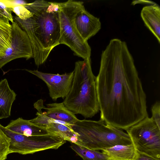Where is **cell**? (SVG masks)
I'll return each instance as SVG.
<instances>
[{
    "instance_id": "8",
    "label": "cell",
    "mask_w": 160,
    "mask_h": 160,
    "mask_svg": "<svg viewBox=\"0 0 160 160\" xmlns=\"http://www.w3.org/2000/svg\"><path fill=\"white\" fill-rule=\"evenodd\" d=\"M12 42L10 47L0 58V69L11 61L20 58H33L31 43L26 32L16 21L12 24Z\"/></svg>"
},
{
    "instance_id": "7",
    "label": "cell",
    "mask_w": 160,
    "mask_h": 160,
    "mask_svg": "<svg viewBox=\"0 0 160 160\" xmlns=\"http://www.w3.org/2000/svg\"><path fill=\"white\" fill-rule=\"evenodd\" d=\"M0 128L11 139L9 153L26 155L48 149H57L66 141L54 135L27 136L12 132L0 124Z\"/></svg>"
},
{
    "instance_id": "14",
    "label": "cell",
    "mask_w": 160,
    "mask_h": 160,
    "mask_svg": "<svg viewBox=\"0 0 160 160\" xmlns=\"http://www.w3.org/2000/svg\"><path fill=\"white\" fill-rule=\"evenodd\" d=\"M16 94L10 88L6 78L0 81V119L6 118L11 115L12 103Z\"/></svg>"
},
{
    "instance_id": "24",
    "label": "cell",
    "mask_w": 160,
    "mask_h": 160,
    "mask_svg": "<svg viewBox=\"0 0 160 160\" xmlns=\"http://www.w3.org/2000/svg\"><path fill=\"white\" fill-rule=\"evenodd\" d=\"M62 5V2H48L46 10L48 12H59Z\"/></svg>"
},
{
    "instance_id": "4",
    "label": "cell",
    "mask_w": 160,
    "mask_h": 160,
    "mask_svg": "<svg viewBox=\"0 0 160 160\" xmlns=\"http://www.w3.org/2000/svg\"><path fill=\"white\" fill-rule=\"evenodd\" d=\"M71 128L78 135L75 144L89 149L101 150L116 145L132 143L127 133L101 119L78 120Z\"/></svg>"
},
{
    "instance_id": "19",
    "label": "cell",
    "mask_w": 160,
    "mask_h": 160,
    "mask_svg": "<svg viewBox=\"0 0 160 160\" xmlns=\"http://www.w3.org/2000/svg\"><path fill=\"white\" fill-rule=\"evenodd\" d=\"M10 1L0 0V21L12 23L14 22V19L12 15V7Z\"/></svg>"
},
{
    "instance_id": "2",
    "label": "cell",
    "mask_w": 160,
    "mask_h": 160,
    "mask_svg": "<svg viewBox=\"0 0 160 160\" xmlns=\"http://www.w3.org/2000/svg\"><path fill=\"white\" fill-rule=\"evenodd\" d=\"M48 2L37 0L23 6L32 16L22 20L13 19L26 32L30 40L35 65L39 66L46 61L51 51L59 45L60 28L59 12H48Z\"/></svg>"
},
{
    "instance_id": "26",
    "label": "cell",
    "mask_w": 160,
    "mask_h": 160,
    "mask_svg": "<svg viewBox=\"0 0 160 160\" xmlns=\"http://www.w3.org/2000/svg\"><path fill=\"white\" fill-rule=\"evenodd\" d=\"M155 3H156L155 2L151 1L138 0L133 1L132 2L131 4L132 5H134L137 4H147L150 5H153Z\"/></svg>"
},
{
    "instance_id": "11",
    "label": "cell",
    "mask_w": 160,
    "mask_h": 160,
    "mask_svg": "<svg viewBox=\"0 0 160 160\" xmlns=\"http://www.w3.org/2000/svg\"><path fill=\"white\" fill-rule=\"evenodd\" d=\"M42 103L43 102L41 103V108L46 110L43 112V113L50 118L71 127L79 120L75 114L65 106L62 102L48 104L46 105V108L43 107Z\"/></svg>"
},
{
    "instance_id": "22",
    "label": "cell",
    "mask_w": 160,
    "mask_h": 160,
    "mask_svg": "<svg viewBox=\"0 0 160 160\" xmlns=\"http://www.w3.org/2000/svg\"><path fill=\"white\" fill-rule=\"evenodd\" d=\"M12 11L15 13L16 16L22 20H26L32 16V13L26 8L23 5H13Z\"/></svg>"
},
{
    "instance_id": "6",
    "label": "cell",
    "mask_w": 160,
    "mask_h": 160,
    "mask_svg": "<svg viewBox=\"0 0 160 160\" xmlns=\"http://www.w3.org/2000/svg\"><path fill=\"white\" fill-rule=\"evenodd\" d=\"M138 152L160 160V128L147 116L126 130Z\"/></svg>"
},
{
    "instance_id": "10",
    "label": "cell",
    "mask_w": 160,
    "mask_h": 160,
    "mask_svg": "<svg viewBox=\"0 0 160 160\" xmlns=\"http://www.w3.org/2000/svg\"><path fill=\"white\" fill-rule=\"evenodd\" d=\"M74 24L78 32L86 42L95 35L101 27L99 18L90 14L85 8L76 15Z\"/></svg>"
},
{
    "instance_id": "18",
    "label": "cell",
    "mask_w": 160,
    "mask_h": 160,
    "mask_svg": "<svg viewBox=\"0 0 160 160\" xmlns=\"http://www.w3.org/2000/svg\"><path fill=\"white\" fill-rule=\"evenodd\" d=\"M12 38L11 24L9 22L0 21V58L10 47Z\"/></svg>"
},
{
    "instance_id": "3",
    "label": "cell",
    "mask_w": 160,
    "mask_h": 160,
    "mask_svg": "<svg viewBox=\"0 0 160 160\" xmlns=\"http://www.w3.org/2000/svg\"><path fill=\"white\" fill-rule=\"evenodd\" d=\"M71 90L63 103L74 114L86 118L99 111L96 85V77L92 69L90 58L75 63Z\"/></svg>"
},
{
    "instance_id": "21",
    "label": "cell",
    "mask_w": 160,
    "mask_h": 160,
    "mask_svg": "<svg viewBox=\"0 0 160 160\" xmlns=\"http://www.w3.org/2000/svg\"><path fill=\"white\" fill-rule=\"evenodd\" d=\"M10 138L0 128V160H5L9 153Z\"/></svg>"
},
{
    "instance_id": "15",
    "label": "cell",
    "mask_w": 160,
    "mask_h": 160,
    "mask_svg": "<svg viewBox=\"0 0 160 160\" xmlns=\"http://www.w3.org/2000/svg\"><path fill=\"white\" fill-rule=\"evenodd\" d=\"M101 151L109 157L110 160H134L138 154L132 143L127 145H116Z\"/></svg>"
},
{
    "instance_id": "9",
    "label": "cell",
    "mask_w": 160,
    "mask_h": 160,
    "mask_svg": "<svg viewBox=\"0 0 160 160\" xmlns=\"http://www.w3.org/2000/svg\"><path fill=\"white\" fill-rule=\"evenodd\" d=\"M25 70L45 82L48 87L50 97L53 101L60 98L64 99L71 90L73 77V71L59 74L46 73L38 70Z\"/></svg>"
},
{
    "instance_id": "13",
    "label": "cell",
    "mask_w": 160,
    "mask_h": 160,
    "mask_svg": "<svg viewBox=\"0 0 160 160\" xmlns=\"http://www.w3.org/2000/svg\"><path fill=\"white\" fill-rule=\"evenodd\" d=\"M5 127L12 132L27 136L49 134L46 129L38 126L30 122L29 120L21 118L11 120Z\"/></svg>"
},
{
    "instance_id": "5",
    "label": "cell",
    "mask_w": 160,
    "mask_h": 160,
    "mask_svg": "<svg viewBox=\"0 0 160 160\" xmlns=\"http://www.w3.org/2000/svg\"><path fill=\"white\" fill-rule=\"evenodd\" d=\"M84 8L83 2L69 0L62 2L59 12L60 28L59 44L68 46L75 54L83 59L90 58L91 48L78 32L75 25L77 13Z\"/></svg>"
},
{
    "instance_id": "25",
    "label": "cell",
    "mask_w": 160,
    "mask_h": 160,
    "mask_svg": "<svg viewBox=\"0 0 160 160\" xmlns=\"http://www.w3.org/2000/svg\"><path fill=\"white\" fill-rule=\"evenodd\" d=\"M134 160H158L147 155L138 152L137 156Z\"/></svg>"
},
{
    "instance_id": "23",
    "label": "cell",
    "mask_w": 160,
    "mask_h": 160,
    "mask_svg": "<svg viewBox=\"0 0 160 160\" xmlns=\"http://www.w3.org/2000/svg\"><path fill=\"white\" fill-rule=\"evenodd\" d=\"M152 116L151 117L158 126L160 128V102L156 101L152 105L151 109Z\"/></svg>"
},
{
    "instance_id": "1",
    "label": "cell",
    "mask_w": 160,
    "mask_h": 160,
    "mask_svg": "<svg viewBox=\"0 0 160 160\" xmlns=\"http://www.w3.org/2000/svg\"><path fill=\"white\" fill-rule=\"evenodd\" d=\"M100 119L127 130L148 116L146 96L126 42L111 39L96 78Z\"/></svg>"
},
{
    "instance_id": "12",
    "label": "cell",
    "mask_w": 160,
    "mask_h": 160,
    "mask_svg": "<svg viewBox=\"0 0 160 160\" xmlns=\"http://www.w3.org/2000/svg\"><path fill=\"white\" fill-rule=\"evenodd\" d=\"M141 17L146 26L160 43V7L156 3L144 7Z\"/></svg>"
},
{
    "instance_id": "17",
    "label": "cell",
    "mask_w": 160,
    "mask_h": 160,
    "mask_svg": "<svg viewBox=\"0 0 160 160\" xmlns=\"http://www.w3.org/2000/svg\"><path fill=\"white\" fill-rule=\"evenodd\" d=\"M70 147L83 160H110L107 155L98 151L89 149L73 143H71Z\"/></svg>"
},
{
    "instance_id": "16",
    "label": "cell",
    "mask_w": 160,
    "mask_h": 160,
    "mask_svg": "<svg viewBox=\"0 0 160 160\" xmlns=\"http://www.w3.org/2000/svg\"><path fill=\"white\" fill-rule=\"evenodd\" d=\"M49 134L57 136L65 141L75 143L77 134L71 126L58 122L50 123L46 128Z\"/></svg>"
},
{
    "instance_id": "20",
    "label": "cell",
    "mask_w": 160,
    "mask_h": 160,
    "mask_svg": "<svg viewBox=\"0 0 160 160\" xmlns=\"http://www.w3.org/2000/svg\"><path fill=\"white\" fill-rule=\"evenodd\" d=\"M38 112L35 118L29 120L30 122L41 128L46 129L49 124L53 122H58L65 124L61 122L50 118L45 115L40 109H37Z\"/></svg>"
}]
</instances>
